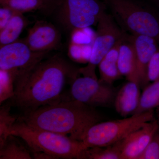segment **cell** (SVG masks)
I'll list each match as a JSON object with an SVG mask.
<instances>
[{
	"mask_svg": "<svg viewBox=\"0 0 159 159\" xmlns=\"http://www.w3.org/2000/svg\"><path fill=\"white\" fill-rule=\"evenodd\" d=\"M107 7L100 0H60L54 12L59 25L72 32L97 25Z\"/></svg>",
	"mask_w": 159,
	"mask_h": 159,
	"instance_id": "cell-6",
	"label": "cell"
},
{
	"mask_svg": "<svg viewBox=\"0 0 159 159\" xmlns=\"http://www.w3.org/2000/svg\"><path fill=\"white\" fill-rule=\"evenodd\" d=\"M31 155L34 159H56L53 156L46 152H31Z\"/></svg>",
	"mask_w": 159,
	"mask_h": 159,
	"instance_id": "cell-28",
	"label": "cell"
},
{
	"mask_svg": "<svg viewBox=\"0 0 159 159\" xmlns=\"http://www.w3.org/2000/svg\"><path fill=\"white\" fill-rule=\"evenodd\" d=\"M29 23L23 13L16 12L7 25L0 31V47L16 41Z\"/></svg>",
	"mask_w": 159,
	"mask_h": 159,
	"instance_id": "cell-19",
	"label": "cell"
},
{
	"mask_svg": "<svg viewBox=\"0 0 159 159\" xmlns=\"http://www.w3.org/2000/svg\"><path fill=\"white\" fill-rule=\"evenodd\" d=\"M48 52L31 51L23 40L1 47L0 70L8 71L12 75L14 86L25 77Z\"/></svg>",
	"mask_w": 159,
	"mask_h": 159,
	"instance_id": "cell-7",
	"label": "cell"
},
{
	"mask_svg": "<svg viewBox=\"0 0 159 159\" xmlns=\"http://www.w3.org/2000/svg\"><path fill=\"white\" fill-rule=\"evenodd\" d=\"M138 159H159V129Z\"/></svg>",
	"mask_w": 159,
	"mask_h": 159,
	"instance_id": "cell-25",
	"label": "cell"
},
{
	"mask_svg": "<svg viewBox=\"0 0 159 159\" xmlns=\"http://www.w3.org/2000/svg\"><path fill=\"white\" fill-rule=\"evenodd\" d=\"M156 113L157 119L159 123V106L158 107L156 108Z\"/></svg>",
	"mask_w": 159,
	"mask_h": 159,
	"instance_id": "cell-30",
	"label": "cell"
},
{
	"mask_svg": "<svg viewBox=\"0 0 159 159\" xmlns=\"http://www.w3.org/2000/svg\"><path fill=\"white\" fill-rule=\"evenodd\" d=\"M11 105L9 101L2 105L0 110V145L9 135L12 125L17 120L18 117L11 113Z\"/></svg>",
	"mask_w": 159,
	"mask_h": 159,
	"instance_id": "cell-21",
	"label": "cell"
},
{
	"mask_svg": "<svg viewBox=\"0 0 159 159\" xmlns=\"http://www.w3.org/2000/svg\"><path fill=\"white\" fill-rule=\"evenodd\" d=\"M128 35L126 31L116 22L113 16L106 11L97 24L96 36L88 65L80 68V74L97 77L95 73L96 67L118 41L124 39Z\"/></svg>",
	"mask_w": 159,
	"mask_h": 159,
	"instance_id": "cell-8",
	"label": "cell"
},
{
	"mask_svg": "<svg viewBox=\"0 0 159 159\" xmlns=\"http://www.w3.org/2000/svg\"><path fill=\"white\" fill-rule=\"evenodd\" d=\"M88 28L77 29L72 31V43L77 44H93L96 34H93Z\"/></svg>",
	"mask_w": 159,
	"mask_h": 159,
	"instance_id": "cell-24",
	"label": "cell"
},
{
	"mask_svg": "<svg viewBox=\"0 0 159 159\" xmlns=\"http://www.w3.org/2000/svg\"><path fill=\"white\" fill-rule=\"evenodd\" d=\"M80 75V68L58 53L43 60L15 86L14 97L9 102L23 113L35 110L65 99L66 84Z\"/></svg>",
	"mask_w": 159,
	"mask_h": 159,
	"instance_id": "cell-1",
	"label": "cell"
},
{
	"mask_svg": "<svg viewBox=\"0 0 159 159\" xmlns=\"http://www.w3.org/2000/svg\"><path fill=\"white\" fill-rule=\"evenodd\" d=\"M9 134L15 135L22 139L31 153L34 152H46L56 159H78L81 152L87 148L82 141L34 128L18 118L11 127Z\"/></svg>",
	"mask_w": 159,
	"mask_h": 159,
	"instance_id": "cell-3",
	"label": "cell"
},
{
	"mask_svg": "<svg viewBox=\"0 0 159 159\" xmlns=\"http://www.w3.org/2000/svg\"><path fill=\"white\" fill-rule=\"evenodd\" d=\"M130 37L135 51L139 84L143 89L149 83L147 77L148 64L159 50V44L155 39L146 35L131 34Z\"/></svg>",
	"mask_w": 159,
	"mask_h": 159,
	"instance_id": "cell-12",
	"label": "cell"
},
{
	"mask_svg": "<svg viewBox=\"0 0 159 159\" xmlns=\"http://www.w3.org/2000/svg\"><path fill=\"white\" fill-rule=\"evenodd\" d=\"M61 39L59 30L52 23L37 20L23 40L34 52H49L59 48Z\"/></svg>",
	"mask_w": 159,
	"mask_h": 159,
	"instance_id": "cell-10",
	"label": "cell"
},
{
	"mask_svg": "<svg viewBox=\"0 0 159 159\" xmlns=\"http://www.w3.org/2000/svg\"><path fill=\"white\" fill-rule=\"evenodd\" d=\"M125 39L118 41L98 65L100 76L99 80L101 82L112 85L115 81L122 77L118 67V57L121 43Z\"/></svg>",
	"mask_w": 159,
	"mask_h": 159,
	"instance_id": "cell-15",
	"label": "cell"
},
{
	"mask_svg": "<svg viewBox=\"0 0 159 159\" xmlns=\"http://www.w3.org/2000/svg\"><path fill=\"white\" fill-rule=\"evenodd\" d=\"M93 44L81 45L71 43L70 54L73 59L80 62H89Z\"/></svg>",
	"mask_w": 159,
	"mask_h": 159,
	"instance_id": "cell-23",
	"label": "cell"
},
{
	"mask_svg": "<svg viewBox=\"0 0 159 159\" xmlns=\"http://www.w3.org/2000/svg\"><path fill=\"white\" fill-rule=\"evenodd\" d=\"M0 4L1 7H7L22 13L36 10L52 13L56 8L45 0H0Z\"/></svg>",
	"mask_w": 159,
	"mask_h": 159,
	"instance_id": "cell-17",
	"label": "cell"
},
{
	"mask_svg": "<svg viewBox=\"0 0 159 159\" xmlns=\"http://www.w3.org/2000/svg\"><path fill=\"white\" fill-rule=\"evenodd\" d=\"M118 63L119 70L122 76L126 77L128 81H134L139 84L135 51L130 35L121 43Z\"/></svg>",
	"mask_w": 159,
	"mask_h": 159,
	"instance_id": "cell-14",
	"label": "cell"
},
{
	"mask_svg": "<svg viewBox=\"0 0 159 159\" xmlns=\"http://www.w3.org/2000/svg\"><path fill=\"white\" fill-rule=\"evenodd\" d=\"M16 11L7 7H1L0 9V31L9 23Z\"/></svg>",
	"mask_w": 159,
	"mask_h": 159,
	"instance_id": "cell-27",
	"label": "cell"
},
{
	"mask_svg": "<svg viewBox=\"0 0 159 159\" xmlns=\"http://www.w3.org/2000/svg\"><path fill=\"white\" fill-rule=\"evenodd\" d=\"M118 90L97 77L80 75L71 83V98L92 107H110L114 104Z\"/></svg>",
	"mask_w": 159,
	"mask_h": 159,
	"instance_id": "cell-9",
	"label": "cell"
},
{
	"mask_svg": "<svg viewBox=\"0 0 159 159\" xmlns=\"http://www.w3.org/2000/svg\"><path fill=\"white\" fill-rule=\"evenodd\" d=\"M159 129L158 121L155 118L130 134L125 138L121 159H138Z\"/></svg>",
	"mask_w": 159,
	"mask_h": 159,
	"instance_id": "cell-11",
	"label": "cell"
},
{
	"mask_svg": "<svg viewBox=\"0 0 159 159\" xmlns=\"http://www.w3.org/2000/svg\"><path fill=\"white\" fill-rule=\"evenodd\" d=\"M31 152L24 141L9 134L0 145V159H32Z\"/></svg>",
	"mask_w": 159,
	"mask_h": 159,
	"instance_id": "cell-16",
	"label": "cell"
},
{
	"mask_svg": "<svg viewBox=\"0 0 159 159\" xmlns=\"http://www.w3.org/2000/svg\"><path fill=\"white\" fill-rule=\"evenodd\" d=\"M115 19L132 35L152 38L159 44V16L136 0H104Z\"/></svg>",
	"mask_w": 159,
	"mask_h": 159,
	"instance_id": "cell-4",
	"label": "cell"
},
{
	"mask_svg": "<svg viewBox=\"0 0 159 159\" xmlns=\"http://www.w3.org/2000/svg\"><path fill=\"white\" fill-rule=\"evenodd\" d=\"M0 102L11 99L15 94L14 78L8 71L0 70Z\"/></svg>",
	"mask_w": 159,
	"mask_h": 159,
	"instance_id": "cell-22",
	"label": "cell"
},
{
	"mask_svg": "<svg viewBox=\"0 0 159 159\" xmlns=\"http://www.w3.org/2000/svg\"><path fill=\"white\" fill-rule=\"evenodd\" d=\"M155 118L154 111L152 110L123 119L102 121L89 129L82 142L87 148L108 146L126 138L145 122Z\"/></svg>",
	"mask_w": 159,
	"mask_h": 159,
	"instance_id": "cell-5",
	"label": "cell"
},
{
	"mask_svg": "<svg viewBox=\"0 0 159 159\" xmlns=\"http://www.w3.org/2000/svg\"><path fill=\"white\" fill-rule=\"evenodd\" d=\"M143 90L139 106L133 115L143 113L159 106V80L148 84Z\"/></svg>",
	"mask_w": 159,
	"mask_h": 159,
	"instance_id": "cell-20",
	"label": "cell"
},
{
	"mask_svg": "<svg viewBox=\"0 0 159 159\" xmlns=\"http://www.w3.org/2000/svg\"><path fill=\"white\" fill-rule=\"evenodd\" d=\"M148 82L159 80V50L149 61L147 70Z\"/></svg>",
	"mask_w": 159,
	"mask_h": 159,
	"instance_id": "cell-26",
	"label": "cell"
},
{
	"mask_svg": "<svg viewBox=\"0 0 159 159\" xmlns=\"http://www.w3.org/2000/svg\"><path fill=\"white\" fill-rule=\"evenodd\" d=\"M125 138L108 146L86 148L81 152L78 159H121Z\"/></svg>",
	"mask_w": 159,
	"mask_h": 159,
	"instance_id": "cell-18",
	"label": "cell"
},
{
	"mask_svg": "<svg viewBox=\"0 0 159 159\" xmlns=\"http://www.w3.org/2000/svg\"><path fill=\"white\" fill-rule=\"evenodd\" d=\"M153 2L156 3L158 5H159V0H150Z\"/></svg>",
	"mask_w": 159,
	"mask_h": 159,
	"instance_id": "cell-31",
	"label": "cell"
},
{
	"mask_svg": "<svg viewBox=\"0 0 159 159\" xmlns=\"http://www.w3.org/2000/svg\"><path fill=\"white\" fill-rule=\"evenodd\" d=\"M18 119L34 127L82 141L93 125L102 121V115L92 107L70 98L23 113Z\"/></svg>",
	"mask_w": 159,
	"mask_h": 159,
	"instance_id": "cell-2",
	"label": "cell"
},
{
	"mask_svg": "<svg viewBox=\"0 0 159 159\" xmlns=\"http://www.w3.org/2000/svg\"><path fill=\"white\" fill-rule=\"evenodd\" d=\"M45 1L48 2L49 3H51L52 5H54L56 8L57 5L59 4L60 0H45Z\"/></svg>",
	"mask_w": 159,
	"mask_h": 159,
	"instance_id": "cell-29",
	"label": "cell"
},
{
	"mask_svg": "<svg viewBox=\"0 0 159 159\" xmlns=\"http://www.w3.org/2000/svg\"><path fill=\"white\" fill-rule=\"evenodd\" d=\"M140 89L138 83L128 81L118 91L114 105L121 116L126 118L133 115L140 102Z\"/></svg>",
	"mask_w": 159,
	"mask_h": 159,
	"instance_id": "cell-13",
	"label": "cell"
}]
</instances>
